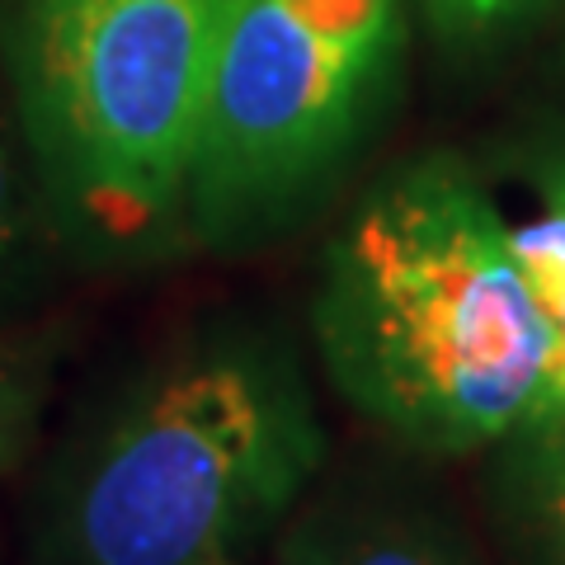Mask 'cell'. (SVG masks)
<instances>
[{"label": "cell", "instance_id": "6da1fadb", "mask_svg": "<svg viewBox=\"0 0 565 565\" xmlns=\"http://www.w3.org/2000/svg\"><path fill=\"white\" fill-rule=\"evenodd\" d=\"M316 330L334 382L411 444L476 448L556 411L509 226L452 161L411 166L359 207Z\"/></svg>", "mask_w": 565, "mask_h": 565}, {"label": "cell", "instance_id": "7a4b0ae2", "mask_svg": "<svg viewBox=\"0 0 565 565\" xmlns=\"http://www.w3.org/2000/svg\"><path fill=\"white\" fill-rule=\"evenodd\" d=\"M236 10L241 0H6L14 104L71 222L132 241L174 212Z\"/></svg>", "mask_w": 565, "mask_h": 565}, {"label": "cell", "instance_id": "3957f363", "mask_svg": "<svg viewBox=\"0 0 565 565\" xmlns=\"http://www.w3.org/2000/svg\"><path fill=\"white\" fill-rule=\"evenodd\" d=\"M321 434L259 353L184 363L90 457L66 519L71 565H232L316 467Z\"/></svg>", "mask_w": 565, "mask_h": 565}, {"label": "cell", "instance_id": "277c9868", "mask_svg": "<svg viewBox=\"0 0 565 565\" xmlns=\"http://www.w3.org/2000/svg\"><path fill=\"white\" fill-rule=\"evenodd\" d=\"M401 52V0H241L189 199L226 236L288 207L349 151Z\"/></svg>", "mask_w": 565, "mask_h": 565}, {"label": "cell", "instance_id": "5b68a950", "mask_svg": "<svg viewBox=\"0 0 565 565\" xmlns=\"http://www.w3.org/2000/svg\"><path fill=\"white\" fill-rule=\"evenodd\" d=\"M509 250L546 321V386L565 411V207L542 203V217L509 226Z\"/></svg>", "mask_w": 565, "mask_h": 565}, {"label": "cell", "instance_id": "8992f818", "mask_svg": "<svg viewBox=\"0 0 565 565\" xmlns=\"http://www.w3.org/2000/svg\"><path fill=\"white\" fill-rule=\"evenodd\" d=\"M542 0H429V14L448 33H500L527 20Z\"/></svg>", "mask_w": 565, "mask_h": 565}, {"label": "cell", "instance_id": "52a82bcc", "mask_svg": "<svg viewBox=\"0 0 565 565\" xmlns=\"http://www.w3.org/2000/svg\"><path fill=\"white\" fill-rule=\"evenodd\" d=\"M311 565H444V561L429 546H415L401 537H367V542L340 546V552H321Z\"/></svg>", "mask_w": 565, "mask_h": 565}, {"label": "cell", "instance_id": "ba28073f", "mask_svg": "<svg viewBox=\"0 0 565 565\" xmlns=\"http://www.w3.org/2000/svg\"><path fill=\"white\" fill-rule=\"evenodd\" d=\"M29 382L0 359V471L10 467V457L20 452V438L29 429Z\"/></svg>", "mask_w": 565, "mask_h": 565}, {"label": "cell", "instance_id": "9c48e42d", "mask_svg": "<svg viewBox=\"0 0 565 565\" xmlns=\"http://www.w3.org/2000/svg\"><path fill=\"white\" fill-rule=\"evenodd\" d=\"M14 245V170H10V147L0 137V264H6Z\"/></svg>", "mask_w": 565, "mask_h": 565}, {"label": "cell", "instance_id": "30bf717a", "mask_svg": "<svg viewBox=\"0 0 565 565\" xmlns=\"http://www.w3.org/2000/svg\"><path fill=\"white\" fill-rule=\"evenodd\" d=\"M552 509H556V523H561V537H565V467L556 471V490H552Z\"/></svg>", "mask_w": 565, "mask_h": 565}]
</instances>
